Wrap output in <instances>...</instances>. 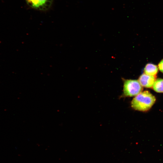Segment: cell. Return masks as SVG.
Returning <instances> with one entry per match:
<instances>
[{"label":"cell","instance_id":"obj_6","mask_svg":"<svg viewBox=\"0 0 163 163\" xmlns=\"http://www.w3.org/2000/svg\"><path fill=\"white\" fill-rule=\"evenodd\" d=\"M154 90L158 93H163V79H156L152 86Z\"/></svg>","mask_w":163,"mask_h":163},{"label":"cell","instance_id":"obj_3","mask_svg":"<svg viewBox=\"0 0 163 163\" xmlns=\"http://www.w3.org/2000/svg\"><path fill=\"white\" fill-rule=\"evenodd\" d=\"M53 0H25L27 4L34 9L46 11L51 7Z\"/></svg>","mask_w":163,"mask_h":163},{"label":"cell","instance_id":"obj_1","mask_svg":"<svg viewBox=\"0 0 163 163\" xmlns=\"http://www.w3.org/2000/svg\"><path fill=\"white\" fill-rule=\"evenodd\" d=\"M155 97L148 91L141 92L136 95L131 103L132 107L138 111H145L149 110L155 103Z\"/></svg>","mask_w":163,"mask_h":163},{"label":"cell","instance_id":"obj_5","mask_svg":"<svg viewBox=\"0 0 163 163\" xmlns=\"http://www.w3.org/2000/svg\"><path fill=\"white\" fill-rule=\"evenodd\" d=\"M158 68L156 65L151 63H149L145 66L144 69V72L146 75L156 76L158 72Z\"/></svg>","mask_w":163,"mask_h":163},{"label":"cell","instance_id":"obj_2","mask_svg":"<svg viewBox=\"0 0 163 163\" xmlns=\"http://www.w3.org/2000/svg\"><path fill=\"white\" fill-rule=\"evenodd\" d=\"M142 86L138 80L127 79L124 81L123 94L125 96H136L142 92Z\"/></svg>","mask_w":163,"mask_h":163},{"label":"cell","instance_id":"obj_4","mask_svg":"<svg viewBox=\"0 0 163 163\" xmlns=\"http://www.w3.org/2000/svg\"><path fill=\"white\" fill-rule=\"evenodd\" d=\"M156 76L148 75L143 74L139 77V81L142 87L146 88L152 87L155 81Z\"/></svg>","mask_w":163,"mask_h":163},{"label":"cell","instance_id":"obj_7","mask_svg":"<svg viewBox=\"0 0 163 163\" xmlns=\"http://www.w3.org/2000/svg\"><path fill=\"white\" fill-rule=\"evenodd\" d=\"M158 67L159 70L163 73V59L159 63Z\"/></svg>","mask_w":163,"mask_h":163}]
</instances>
